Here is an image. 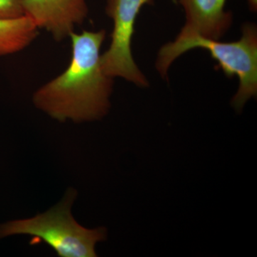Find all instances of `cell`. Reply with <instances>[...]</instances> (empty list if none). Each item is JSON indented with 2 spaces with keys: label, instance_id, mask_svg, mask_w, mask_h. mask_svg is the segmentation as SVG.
<instances>
[{
  "label": "cell",
  "instance_id": "cell-8",
  "mask_svg": "<svg viewBox=\"0 0 257 257\" xmlns=\"http://www.w3.org/2000/svg\"><path fill=\"white\" fill-rule=\"evenodd\" d=\"M23 15V0H0V19H14Z\"/></svg>",
  "mask_w": 257,
  "mask_h": 257
},
{
  "label": "cell",
  "instance_id": "cell-3",
  "mask_svg": "<svg viewBox=\"0 0 257 257\" xmlns=\"http://www.w3.org/2000/svg\"><path fill=\"white\" fill-rule=\"evenodd\" d=\"M77 191L69 188L63 199L46 212L30 219L8 221L0 224V239L17 234L34 236L35 241L50 245L61 257H95L96 243L105 241L104 226L89 229L74 219L71 209Z\"/></svg>",
  "mask_w": 257,
  "mask_h": 257
},
{
  "label": "cell",
  "instance_id": "cell-5",
  "mask_svg": "<svg viewBox=\"0 0 257 257\" xmlns=\"http://www.w3.org/2000/svg\"><path fill=\"white\" fill-rule=\"evenodd\" d=\"M25 15L57 41L69 37L87 18L86 0H23Z\"/></svg>",
  "mask_w": 257,
  "mask_h": 257
},
{
  "label": "cell",
  "instance_id": "cell-1",
  "mask_svg": "<svg viewBox=\"0 0 257 257\" xmlns=\"http://www.w3.org/2000/svg\"><path fill=\"white\" fill-rule=\"evenodd\" d=\"M72 55L69 66L58 77L34 94L39 109L60 121H92L104 117L110 108L113 78L101 63L100 50L106 31H84L69 35Z\"/></svg>",
  "mask_w": 257,
  "mask_h": 257
},
{
  "label": "cell",
  "instance_id": "cell-9",
  "mask_svg": "<svg viewBox=\"0 0 257 257\" xmlns=\"http://www.w3.org/2000/svg\"><path fill=\"white\" fill-rule=\"evenodd\" d=\"M248 7L251 11H256L257 0H247Z\"/></svg>",
  "mask_w": 257,
  "mask_h": 257
},
{
  "label": "cell",
  "instance_id": "cell-6",
  "mask_svg": "<svg viewBox=\"0 0 257 257\" xmlns=\"http://www.w3.org/2000/svg\"><path fill=\"white\" fill-rule=\"evenodd\" d=\"M185 13L186 23L179 37L200 36L219 40L233 21L232 13L225 10L226 0H179Z\"/></svg>",
  "mask_w": 257,
  "mask_h": 257
},
{
  "label": "cell",
  "instance_id": "cell-7",
  "mask_svg": "<svg viewBox=\"0 0 257 257\" xmlns=\"http://www.w3.org/2000/svg\"><path fill=\"white\" fill-rule=\"evenodd\" d=\"M38 27L28 15L0 19V56L23 50L37 36Z\"/></svg>",
  "mask_w": 257,
  "mask_h": 257
},
{
  "label": "cell",
  "instance_id": "cell-2",
  "mask_svg": "<svg viewBox=\"0 0 257 257\" xmlns=\"http://www.w3.org/2000/svg\"><path fill=\"white\" fill-rule=\"evenodd\" d=\"M242 35L238 41L221 42L197 35L177 37L159 51L156 67L162 78H167L172 64L189 50L202 48L207 50L217 62L219 68L228 77L239 78L237 92L231 104L237 113L245 104L257 94V30L256 25L246 23L242 26Z\"/></svg>",
  "mask_w": 257,
  "mask_h": 257
},
{
  "label": "cell",
  "instance_id": "cell-4",
  "mask_svg": "<svg viewBox=\"0 0 257 257\" xmlns=\"http://www.w3.org/2000/svg\"><path fill=\"white\" fill-rule=\"evenodd\" d=\"M155 0H107L106 14L114 23L111 44L101 55V63L106 75L121 77L140 87L149 86L145 74L134 60L132 39L135 23L145 5H153ZM176 3V0H173Z\"/></svg>",
  "mask_w": 257,
  "mask_h": 257
}]
</instances>
